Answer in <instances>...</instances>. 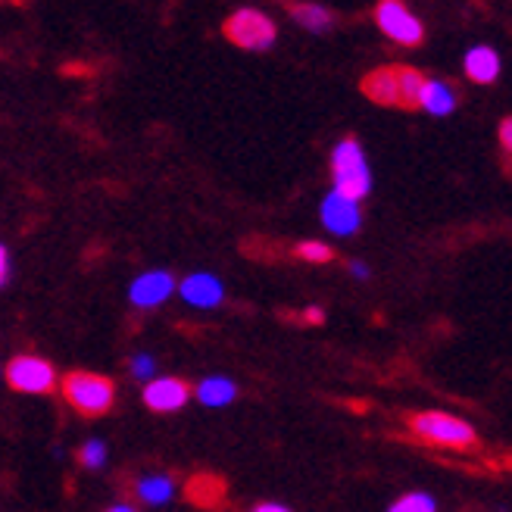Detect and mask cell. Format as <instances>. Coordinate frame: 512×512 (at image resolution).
<instances>
[{
  "label": "cell",
  "mask_w": 512,
  "mask_h": 512,
  "mask_svg": "<svg viewBox=\"0 0 512 512\" xmlns=\"http://www.w3.org/2000/svg\"><path fill=\"white\" fill-rule=\"evenodd\" d=\"M253 512H291V509L281 503H260V506H253Z\"/></svg>",
  "instance_id": "25"
},
{
  "label": "cell",
  "mask_w": 512,
  "mask_h": 512,
  "mask_svg": "<svg viewBox=\"0 0 512 512\" xmlns=\"http://www.w3.org/2000/svg\"><path fill=\"white\" fill-rule=\"evenodd\" d=\"M459 104V97L453 91V85H447L444 79H425L419 88V100L416 107L425 110L428 116H450Z\"/></svg>",
  "instance_id": "13"
},
{
  "label": "cell",
  "mask_w": 512,
  "mask_h": 512,
  "mask_svg": "<svg viewBox=\"0 0 512 512\" xmlns=\"http://www.w3.org/2000/svg\"><path fill=\"white\" fill-rule=\"evenodd\" d=\"M331 178H335V191L363 200L372 191V169L366 160V150L356 138H344L331 150Z\"/></svg>",
  "instance_id": "3"
},
{
  "label": "cell",
  "mask_w": 512,
  "mask_h": 512,
  "mask_svg": "<svg viewBox=\"0 0 512 512\" xmlns=\"http://www.w3.org/2000/svg\"><path fill=\"white\" fill-rule=\"evenodd\" d=\"M153 372H157V363H153V356L141 353V356H135V360H132V375H135V378L150 381V378H153Z\"/></svg>",
  "instance_id": "20"
},
{
  "label": "cell",
  "mask_w": 512,
  "mask_h": 512,
  "mask_svg": "<svg viewBox=\"0 0 512 512\" xmlns=\"http://www.w3.org/2000/svg\"><path fill=\"white\" fill-rule=\"evenodd\" d=\"M172 291H175V278L157 269V272H144L141 278H135L128 297H132V303L141 306V310H150V306H160Z\"/></svg>",
  "instance_id": "10"
},
{
  "label": "cell",
  "mask_w": 512,
  "mask_h": 512,
  "mask_svg": "<svg viewBox=\"0 0 512 512\" xmlns=\"http://www.w3.org/2000/svg\"><path fill=\"white\" fill-rule=\"evenodd\" d=\"M409 428H413V434H419L422 441L438 444V447L463 450L475 444V428L450 413H419L409 419Z\"/></svg>",
  "instance_id": "4"
},
{
  "label": "cell",
  "mask_w": 512,
  "mask_h": 512,
  "mask_svg": "<svg viewBox=\"0 0 512 512\" xmlns=\"http://www.w3.org/2000/svg\"><path fill=\"white\" fill-rule=\"evenodd\" d=\"M194 394L203 406H228L238 397V384L232 378L213 375V378H203Z\"/></svg>",
  "instance_id": "14"
},
{
  "label": "cell",
  "mask_w": 512,
  "mask_h": 512,
  "mask_svg": "<svg viewBox=\"0 0 512 512\" xmlns=\"http://www.w3.org/2000/svg\"><path fill=\"white\" fill-rule=\"evenodd\" d=\"M7 278H10V253L4 244H0V288L7 285Z\"/></svg>",
  "instance_id": "21"
},
{
  "label": "cell",
  "mask_w": 512,
  "mask_h": 512,
  "mask_svg": "<svg viewBox=\"0 0 512 512\" xmlns=\"http://www.w3.org/2000/svg\"><path fill=\"white\" fill-rule=\"evenodd\" d=\"M303 319H306V322H313V325H319V322L325 319V313L319 310V306H310V310L303 313Z\"/></svg>",
  "instance_id": "24"
},
{
  "label": "cell",
  "mask_w": 512,
  "mask_h": 512,
  "mask_svg": "<svg viewBox=\"0 0 512 512\" xmlns=\"http://www.w3.org/2000/svg\"><path fill=\"white\" fill-rule=\"evenodd\" d=\"M191 397V388L182 378H153L144 384V403L153 413H175Z\"/></svg>",
  "instance_id": "9"
},
{
  "label": "cell",
  "mask_w": 512,
  "mask_h": 512,
  "mask_svg": "<svg viewBox=\"0 0 512 512\" xmlns=\"http://www.w3.org/2000/svg\"><path fill=\"white\" fill-rule=\"evenodd\" d=\"M225 38L244 47V50H256V54H263V50H269L278 38V29L275 22L260 13V10H238L225 19Z\"/></svg>",
  "instance_id": "5"
},
{
  "label": "cell",
  "mask_w": 512,
  "mask_h": 512,
  "mask_svg": "<svg viewBox=\"0 0 512 512\" xmlns=\"http://www.w3.org/2000/svg\"><path fill=\"white\" fill-rule=\"evenodd\" d=\"M4 378L19 394H50L57 388V369L41 356H13L4 369Z\"/></svg>",
  "instance_id": "7"
},
{
  "label": "cell",
  "mask_w": 512,
  "mask_h": 512,
  "mask_svg": "<svg viewBox=\"0 0 512 512\" xmlns=\"http://www.w3.org/2000/svg\"><path fill=\"white\" fill-rule=\"evenodd\" d=\"M500 144H503L506 153H512V119L500 122Z\"/></svg>",
  "instance_id": "22"
},
{
  "label": "cell",
  "mask_w": 512,
  "mask_h": 512,
  "mask_svg": "<svg viewBox=\"0 0 512 512\" xmlns=\"http://www.w3.org/2000/svg\"><path fill=\"white\" fill-rule=\"evenodd\" d=\"M319 219H322V225L328 228L331 235L350 238V235L360 232V225H363L360 200H353V197L331 188V194H325L322 207H319Z\"/></svg>",
  "instance_id": "8"
},
{
  "label": "cell",
  "mask_w": 512,
  "mask_h": 512,
  "mask_svg": "<svg viewBox=\"0 0 512 512\" xmlns=\"http://www.w3.org/2000/svg\"><path fill=\"white\" fill-rule=\"evenodd\" d=\"M297 256L306 263H328L331 256H335V250L322 241H303V244H297Z\"/></svg>",
  "instance_id": "19"
},
{
  "label": "cell",
  "mask_w": 512,
  "mask_h": 512,
  "mask_svg": "<svg viewBox=\"0 0 512 512\" xmlns=\"http://www.w3.org/2000/svg\"><path fill=\"white\" fill-rule=\"evenodd\" d=\"M463 69L469 75V82L475 85H494L500 79V54L491 47V44H475L469 47V54L463 57Z\"/></svg>",
  "instance_id": "12"
},
{
  "label": "cell",
  "mask_w": 512,
  "mask_h": 512,
  "mask_svg": "<svg viewBox=\"0 0 512 512\" xmlns=\"http://www.w3.org/2000/svg\"><path fill=\"white\" fill-rule=\"evenodd\" d=\"M350 275H353V278H360V281H366V278L372 275V269H369L366 263H360V260H353V263H350Z\"/></svg>",
  "instance_id": "23"
},
{
  "label": "cell",
  "mask_w": 512,
  "mask_h": 512,
  "mask_svg": "<svg viewBox=\"0 0 512 512\" xmlns=\"http://www.w3.org/2000/svg\"><path fill=\"white\" fill-rule=\"evenodd\" d=\"M79 463L85 469H104V463H107V444L104 441H88L79 450Z\"/></svg>",
  "instance_id": "18"
},
{
  "label": "cell",
  "mask_w": 512,
  "mask_h": 512,
  "mask_svg": "<svg viewBox=\"0 0 512 512\" xmlns=\"http://www.w3.org/2000/svg\"><path fill=\"white\" fill-rule=\"evenodd\" d=\"M107 512H138L135 506H128V503H119V506H110Z\"/></svg>",
  "instance_id": "26"
},
{
  "label": "cell",
  "mask_w": 512,
  "mask_h": 512,
  "mask_svg": "<svg viewBox=\"0 0 512 512\" xmlns=\"http://www.w3.org/2000/svg\"><path fill=\"white\" fill-rule=\"evenodd\" d=\"M425 75L409 66H381L363 79V94L381 107H416Z\"/></svg>",
  "instance_id": "1"
},
{
  "label": "cell",
  "mask_w": 512,
  "mask_h": 512,
  "mask_svg": "<svg viewBox=\"0 0 512 512\" xmlns=\"http://www.w3.org/2000/svg\"><path fill=\"white\" fill-rule=\"evenodd\" d=\"M294 22H300L306 32H328L331 22H335V13L322 4H294L291 7Z\"/></svg>",
  "instance_id": "16"
},
{
  "label": "cell",
  "mask_w": 512,
  "mask_h": 512,
  "mask_svg": "<svg viewBox=\"0 0 512 512\" xmlns=\"http://www.w3.org/2000/svg\"><path fill=\"white\" fill-rule=\"evenodd\" d=\"M66 403L88 419L107 416L116 403V384L97 372H69L60 384Z\"/></svg>",
  "instance_id": "2"
},
{
  "label": "cell",
  "mask_w": 512,
  "mask_h": 512,
  "mask_svg": "<svg viewBox=\"0 0 512 512\" xmlns=\"http://www.w3.org/2000/svg\"><path fill=\"white\" fill-rule=\"evenodd\" d=\"M388 512H438V503H434V497H428L422 491H413V494L394 500Z\"/></svg>",
  "instance_id": "17"
},
{
  "label": "cell",
  "mask_w": 512,
  "mask_h": 512,
  "mask_svg": "<svg viewBox=\"0 0 512 512\" xmlns=\"http://www.w3.org/2000/svg\"><path fill=\"white\" fill-rule=\"evenodd\" d=\"M178 291H182L185 303L200 306V310H213V306H219L222 297H225L222 281L216 275H210V272H194V275H188Z\"/></svg>",
  "instance_id": "11"
},
{
  "label": "cell",
  "mask_w": 512,
  "mask_h": 512,
  "mask_svg": "<svg viewBox=\"0 0 512 512\" xmlns=\"http://www.w3.org/2000/svg\"><path fill=\"white\" fill-rule=\"evenodd\" d=\"M375 22L384 35L397 44H403V47H419L425 41L422 19L409 10L403 0H381V4L375 7Z\"/></svg>",
  "instance_id": "6"
},
{
  "label": "cell",
  "mask_w": 512,
  "mask_h": 512,
  "mask_svg": "<svg viewBox=\"0 0 512 512\" xmlns=\"http://www.w3.org/2000/svg\"><path fill=\"white\" fill-rule=\"evenodd\" d=\"M135 491H138L141 503H147V506H163V503H169L175 497V481L169 475H144L138 481Z\"/></svg>",
  "instance_id": "15"
}]
</instances>
